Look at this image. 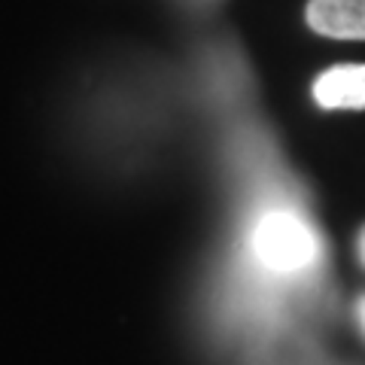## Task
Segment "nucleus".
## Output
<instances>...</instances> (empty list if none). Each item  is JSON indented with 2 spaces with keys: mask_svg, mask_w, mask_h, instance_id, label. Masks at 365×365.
<instances>
[{
  "mask_svg": "<svg viewBox=\"0 0 365 365\" xmlns=\"http://www.w3.org/2000/svg\"><path fill=\"white\" fill-rule=\"evenodd\" d=\"M314 228L292 210H268L253 225V256L274 274H299L317 262Z\"/></svg>",
  "mask_w": 365,
  "mask_h": 365,
  "instance_id": "nucleus-1",
  "label": "nucleus"
},
{
  "mask_svg": "<svg viewBox=\"0 0 365 365\" xmlns=\"http://www.w3.org/2000/svg\"><path fill=\"white\" fill-rule=\"evenodd\" d=\"M314 101L323 110H365V64H335L314 79Z\"/></svg>",
  "mask_w": 365,
  "mask_h": 365,
  "instance_id": "nucleus-2",
  "label": "nucleus"
},
{
  "mask_svg": "<svg viewBox=\"0 0 365 365\" xmlns=\"http://www.w3.org/2000/svg\"><path fill=\"white\" fill-rule=\"evenodd\" d=\"M307 25L332 40H365V0H311Z\"/></svg>",
  "mask_w": 365,
  "mask_h": 365,
  "instance_id": "nucleus-3",
  "label": "nucleus"
},
{
  "mask_svg": "<svg viewBox=\"0 0 365 365\" xmlns=\"http://www.w3.org/2000/svg\"><path fill=\"white\" fill-rule=\"evenodd\" d=\"M356 319H359V326L365 332V295H359V302H356Z\"/></svg>",
  "mask_w": 365,
  "mask_h": 365,
  "instance_id": "nucleus-4",
  "label": "nucleus"
},
{
  "mask_svg": "<svg viewBox=\"0 0 365 365\" xmlns=\"http://www.w3.org/2000/svg\"><path fill=\"white\" fill-rule=\"evenodd\" d=\"M359 259H362V265H365V225H362V232H359Z\"/></svg>",
  "mask_w": 365,
  "mask_h": 365,
  "instance_id": "nucleus-5",
  "label": "nucleus"
}]
</instances>
